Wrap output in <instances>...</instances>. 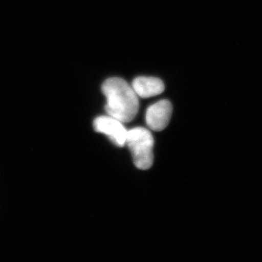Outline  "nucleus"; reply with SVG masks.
Masks as SVG:
<instances>
[{
	"label": "nucleus",
	"instance_id": "1",
	"mask_svg": "<svg viewBox=\"0 0 262 262\" xmlns=\"http://www.w3.org/2000/svg\"><path fill=\"white\" fill-rule=\"evenodd\" d=\"M101 89L106 98L105 108L110 116L122 123L135 118L139 110V96L126 81L120 77H112L103 82Z\"/></svg>",
	"mask_w": 262,
	"mask_h": 262
},
{
	"label": "nucleus",
	"instance_id": "2",
	"mask_svg": "<svg viewBox=\"0 0 262 262\" xmlns=\"http://www.w3.org/2000/svg\"><path fill=\"white\" fill-rule=\"evenodd\" d=\"M126 144L138 168L148 170L152 166L154 139L149 130L139 127L127 131Z\"/></svg>",
	"mask_w": 262,
	"mask_h": 262
},
{
	"label": "nucleus",
	"instance_id": "3",
	"mask_svg": "<svg viewBox=\"0 0 262 262\" xmlns=\"http://www.w3.org/2000/svg\"><path fill=\"white\" fill-rule=\"evenodd\" d=\"M94 128L98 133L105 134L117 146L122 147L126 144L127 130L123 123L115 117L100 116L95 119Z\"/></svg>",
	"mask_w": 262,
	"mask_h": 262
},
{
	"label": "nucleus",
	"instance_id": "4",
	"mask_svg": "<svg viewBox=\"0 0 262 262\" xmlns=\"http://www.w3.org/2000/svg\"><path fill=\"white\" fill-rule=\"evenodd\" d=\"M171 103L168 100H160L148 107L146 113L147 126L154 131H161L168 126L171 118Z\"/></svg>",
	"mask_w": 262,
	"mask_h": 262
},
{
	"label": "nucleus",
	"instance_id": "5",
	"mask_svg": "<svg viewBox=\"0 0 262 262\" xmlns=\"http://www.w3.org/2000/svg\"><path fill=\"white\" fill-rule=\"evenodd\" d=\"M131 86L137 96L142 98L154 97L165 91L163 81L153 77H136Z\"/></svg>",
	"mask_w": 262,
	"mask_h": 262
}]
</instances>
